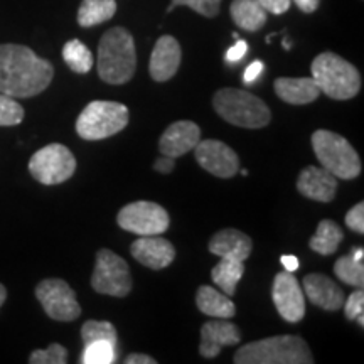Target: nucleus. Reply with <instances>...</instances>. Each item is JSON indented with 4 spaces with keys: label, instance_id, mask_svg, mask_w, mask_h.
<instances>
[{
    "label": "nucleus",
    "instance_id": "obj_1",
    "mask_svg": "<svg viewBox=\"0 0 364 364\" xmlns=\"http://www.w3.org/2000/svg\"><path fill=\"white\" fill-rule=\"evenodd\" d=\"M54 68L33 49L21 44H0V93L31 98L51 85Z\"/></svg>",
    "mask_w": 364,
    "mask_h": 364
},
{
    "label": "nucleus",
    "instance_id": "obj_2",
    "mask_svg": "<svg viewBox=\"0 0 364 364\" xmlns=\"http://www.w3.org/2000/svg\"><path fill=\"white\" fill-rule=\"evenodd\" d=\"M98 76L108 85H125L134 78L136 51L134 38L124 27H113L98 44Z\"/></svg>",
    "mask_w": 364,
    "mask_h": 364
},
{
    "label": "nucleus",
    "instance_id": "obj_3",
    "mask_svg": "<svg viewBox=\"0 0 364 364\" xmlns=\"http://www.w3.org/2000/svg\"><path fill=\"white\" fill-rule=\"evenodd\" d=\"M236 364H312L314 358L306 341L299 336H275L241 346Z\"/></svg>",
    "mask_w": 364,
    "mask_h": 364
},
{
    "label": "nucleus",
    "instance_id": "obj_4",
    "mask_svg": "<svg viewBox=\"0 0 364 364\" xmlns=\"http://www.w3.org/2000/svg\"><path fill=\"white\" fill-rule=\"evenodd\" d=\"M213 107L223 120L241 129H263L272 120V112L267 103L245 90L223 88L216 91Z\"/></svg>",
    "mask_w": 364,
    "mask_h": 364
},
{
    "label": "nucleus",
    "instance_id": "obj_5",
    "mask_svg": "<svg viewBox=\"0 0 364 364\" xmlns=\"http://www.w3.org/2000/svg\"><path fill=\"white\" fill-rule=\"evenodd\" d=\"M311 70L318 90L332 100H351L361 90L359 71L336 53L318 54L312 61Z\"/></svg>",
    "mask_w": 364,
    "mask_h": 364
},
{
    "label": "nucleus",
    "instance_id": "obj_6",
    "mask_svg": "<svg viewBox=\"0 0 364 364\" xmlns=\"http://www.w3.org/2000/svg\"><path fill=\"white\" fill-rule=\"evenodd\" d=\"M312 149L321 166L338 179L351 181L361 174V159L344 136L331 130H317L312 134Z\"/></svg>",
    "mask_w": 364,
    "mask_h": 364
},
{
    "label": "nucleus",
    "instance_id": "obj_7",
    "mask_svg": "<svg viewBox=\"0 0 364 364\" xmlns=\"http://www.w3.org/2000/svg\"><path fill=\"white\" fill-rule=\"evenodd\" d=\"M130 113L125 105L118 102L95 100L88 103L76 120V132L83 140H103L120 134L129 125Z\"/></svg>",
    "mask_w": 364,
    "mask_h": 364
},
{
    "label": "nucleus",
    "instance_id": "obj_8",
    "mask_svg": "<svg viewBox=\"0 0 364 364\" xmlns=\"http://www.w3.org/2000/svg\"><path fill=\"white\" fill-rule=\"evenodd\" d=\"M76 171V159L66 145L49 144L31 157L29 172L44 186L63 184Z\"/></svg>",
    "mask_w": 364,
    "mask_h": 364
},
{
    "label": "nucleus",
    "instance_id": "obj_9",
    "mask_svg": "<svg viewBox=\"0 0 364 364\" xmlns=\"http://www.w3.org/2000/svg\"><path fill=\"white\" fill-rule=\"evenodd\" d=\"M91 287L95 292L112 297H127L132 290L130 268L124 258L118 257L112 250L102 248L97 253Z\"/></svg>",
    "mask_w": 364,
    "mask_h": 364
},
{
    "label": "nucleus",
    "instance_id": "obj_10",
    "mask_svg": "<svg viewBox=\"0 0 364 364\" xmlns=\"http://www.w3.org/2000/svg\"><path fill=\"white\" fill-rule=\"evenodd\" d=\"M122 230L139 236L162 235L169 230L171 220L161 204L150 201L130 203L120 209L117 216Z\"/></svg>",
    "mask_w": 364,
    "mask_h": 364
},
{
    "label": "nucleus",
    "instance_id": "obj_11",
    "mask_svg": "<svg viewBox=\"0 0 364 364\" xmlns=\"http://www.w3.org/2000/svg\"><path fill=\"white\" fill-rule=\"evenodd\" d=\"M36 297L48 317L54 321L71 322L81 316V307L75 290L61 279H46L36 287Z\"/></svg>",
    "mask_w": 364,
    "mask_h": 364
},
{
    "label": "nucleus",
    "instance_id": "obj_12",
    "mask_svg": "<svg viewBox=\"0 0 364 364\" xmlns=\"http://www.w3.org/2000/svg\"><path fill=\"white\" fill-rule=\"evenodd\" d=\"M193 150L196 161L209 174L230 179L240 171V159L236 152L221 140H199Z\"/></svg>",
    "mask_w": 364,
    "mask_h": 364
},
{
    "label": "nucleus",
    "instance_id": "obj_13",
    "mask_svg": "<svg viewBox=\"0 0 364 364\" xmlns=\"http://www.w3.org/2000/svg\"><path fill=\"white\" fill-rule=\"evenodd\" d=\"M272 299L277 311L287 322H300L306 316L304 290L290 272L277 273L273 279Z\"/></svg>",
    "mask_w": 364,
    "mask_h": 364
},
{
    "label": "nucleus",
    "instance_id": "obj_14",
    "mask_svg": "<svg viewBox=\"0 0 364 364\" xmlns=\"http://www.w3.org/2000/svg\"><path fill=\"white\" fill-rule=\"evenodd\" d=\"M130 253L136 262L152 270H162L169 267L176 258L174 245L159 235L140 236L132 243Z\"/></svg>",
    "mask_w": 364,
    "mask_h": 364
},
{
    "label": "nucleus",
    "instance_id": "obj_15",
    "mask_svg": "<svg viewBox=\"0 0 364 364\" xmlns=\"http://www.w3.org/2000/svg\"><path fill=\"white\" fill-rule=\"evenodd\" d=\"M201 140V129L189 120H181L169 125L159 140L162 156L181 157L191 152Z\"/></svg>",
    "mask_w": 364,
    "mask_h": 364
},
{
    "label": "nucleus",
    "instance_id": "obj_16",
    "mask_svg": "<svg viewBox=\"0 0 364 364\" xmlns=\"http://www.w3.org/2000/svg\"><path fill=\"white\" fill-rule=\"evenodd\" d=\"M181 59L182 51L177 39L172 36H162L154 46L152 56H150L149 71L152 80L164 83V81L174 78L181 66Z\"/></svg>",
    "mask_w": 364,
    "mask_h": 364
},
{
    "label": "nucleus",
    "instance_id": "obj_17",
    "mask_svg": "<svg viewBox=\"0 0 364 364\" xmlns=\"http://www.w3.org/2000/svg\"><path fill=\"white\" fill-rule=\"evenodd\" d=\"M299 193L318 203H331L338 191V177L324 167L307 166L297 179Z\"/></svg>",
    "mask_w": 364,
    "mask_h": 364
},
{
    "label": "nucleus",
    "instance_id": "obj_18",
    "mask_svg": "<svg viewBox=\"0 0 364 364\" xmlns=\"http://www.w3.org/2000/svg\"><path fill=\"white\" fill-rule=\"evenodd\" d=\"M241 332L233 322L228 318L220 321H209L201 327V344H199V353L203 358L213 359L221 353L223 348L228 346L240 344Z\"/></svg>",
    "mask_w": 364,
    "mask_h": 364
},
{
    "label": "nucleus",
    "instance_id": "obj_19",
    "mask_svg": "<svg viewBox=\"0 0 364 364\" xmlns=\"http://www.w3.org/2000/svg\"><path fill=\"white\" fill-rule=\"evenodd\" d=\"M302 290L314 306L324 309L327 312L339 311L344 304V292L341 287L322 273H309L304 277Z\"/></svg>",
    "mask_w": 364,
    "mask_h": 364
},
{
    "label": "nucleus",
    "instance_id": "obj_20",
    "mask_svg": "<svg viewBox=\"0 0 364 364\" xmlns=\"http://www.w3.org/2000/svg\"><path fill=\"white\" fill-rule=\"evenodd\" d=\"M209 252L218 255L220 258H228V260L245 262L252 255V238L247 233L240 230H221L209 240L208 245Z\"/></svg>",
    "mask_w": 364,
    "mask_h": 364
},
{
    "label": "nucleus",
    "instance_id": "obj_21",
    "mask_svg": "<svg viewBox=\"0 0 364 364\" xmlns=\"http://www.w3.org/2000/svg\"><path fill=\"white\" fill-rule=\"evenodd\" d=\"M275 93L290 105H309L316 102L321 90L314 78H277Z\"/></svg>",
    "mask_w": 364,
    "mask_h": 364
},
{
    "label": "nucleus",
    "instance_id": "obj_22",
    "mask_svg": "<svg viewBox=\"0 0 364 364\" xmlns=\"http://www.w3.org/2000/svg\"><path fill=\"white\" fill-rule=\"evenodd\" d=\"M230 12L235 24L248 33H257L267 24V11L258 0H233Z\"/></svg>",
    "mask_w": 364,
    "mask_h": 364
},
{
    "label": "nucleus",
    "instance_id": "obj_23",
    "mask_svg": "<svg viewBox=\"0 0 364 364\" xmlns=\"http://www.w3.org/2000/svg\"><path fill=\"white\" fill-rule=\"evenodd\" d=\"M196 304H198L199 311L209 317L230 318L236 314V307L231 299L209 285L199 287L198 294H196Z\"/></svg>",
    "mask_w": 364,
    "mask_h": 364
},
{
    "label": "nucleus",
    "instance_id": "obj_24",
    "mask_svg": "<svg viewBox=\"0 0 364 364\" xmlns=\"http://www.w3.org/2000/svg\"><path fill=\"white\" fill-rule=\"evenodd\" d=\"M344 233L341 226L332 220H322L318 223L316 235L309 241V247L318 255H332L338 252L339 245L343 243Z\"/></svg>",
    "mask_w": 364,
    "mask_h": 364
},
{
    "label": "nucleus",
    "instance_id": "obj_25",
    "mask_svg": "<svg viewBox=\"0 0 364 364\" xmlns=\"http://www.w3.org/2000/svg\"><path fill=\"white\" fill-rule=\"evenodd\" d=\"M117 12L115 0H83L78 9V24L93 27L110 21Z\"/></svg>",
    "mask_w": 364,
    "mask_h": 364
},
{
    "label": "nucleus",
    "instance_id": "obj_26",
    "mask_svg": "<svg viewBox=\"0 0 364 364\" xmlns=\"http://www.w3.org/2000/svg\"><path fill=\"white\" fill-rule=\"evenodd\" d=\"M243 273L245 262L221 258V262L211 270V279L223 290V294H226L228 297H233L236 294V285H238Z\"/></svg>",
    "mask_w": 364,
    "mask_h": 364
},
{
    "label": "nucleus",
    "instance_id": "obj_27",
    "mask_svg": "<svg viewBox=\"0 0 364 364\" xmlns=\"http://www.w3.org/2000/svg\"><path fill=\"white\" fill-rule=\"evenodd\" d=\"M63 59L71 71L78 73V75H86L93 68V54L80 39L68 41L63 48Z\"/></svg>",
    "mask_w": 364,
    "mask_h": 364
},
{
    "label": "nucleus",
    "instance_id": "obj_28",
    "mask_svg": "<svg viewBox=\"0 0 364 364\" xmlns=\"http://www.w3.org/2000/svg\"><path fill=\"white\" fill-rule=\"evenodd\" d=\"M334 273L336 277L344 284L356 287V289H363L364 285V265L363 260H356L351 253L341 257L338 262L334 263Z\"/></svg>",
    "mask_w": 364,
    "mask_h": 364
},
{
    "label": "nucleus",
    "instance_id": "obj_29",
    "mask_svg": "<svg viewBox=\"0 0 364 364\" xmlns=\"http://www.w3.org/2000/svg\"><path fill=\"white\" fill-rule=\"evenodd\" d=\"M117 361L115 344L110 341H95L85 344L81 363L83 364H112Z\"/></svg>",
    "mask_w": 364,
    "mask_h": 364
},
{
    "label": "nucleus",
    "instance_id": "obj_30",
    "mask_svg": "<svg viewBox=\"0 0 364 364\" xmlns=\"http://www.w3.org/2000/svg\"><path fill=\"white\" fill-rule=\"evenodd\" d=\"M81 339L85 344L95 341H110L117 346V329L108 321H86L81 327Z\"/></svg>",
    "mask_w": 364,
    "mask_h": 364
},
{
    "label": "nucleus",
    "instance_id": "obj_31",
    "mask_svg": "<svg viewBox=\"0 0 364 364\" xmlns=\"http://www.w3.org/2000/svg\"><path fill=\"white\" fill-rule=\"evenodd\" d=\"M24 120V108L16 98L0 93V127H16Z\"/></svg>",
    "mask_w": 364,
    "mask_h": 364
},
{
    "label": "nucleus",
    "instance_id": "obj_32",
    "mask_svg": "<svg viewBox=\"0 0 364 364\" xmlns=\"http://www.w3.org/2000/svg\"><path fill=\"white\" fill-rule=\"evenodd\" d=\"M31 364H66L68 363V349L65 346L53 343L48 349H38L29 356Z\"/></svg>",
    "mask_w": 364,
    "mask_h": 364
},
{
    "label": "nucleus",
    "instance_id": "obj_33",
    "mask_svg": "<svg viewBox=\"0 0 364 364\" xmlns=\"http://www.w3.org/2000/svg\"><path fill=\"white\" fill-rule=\"evenodd\" d=\"M179 6L191 7L193 11L201 14L204 17H216L220 14L221 0H172L169 12Z\"/></svg>",
    "mask_w": 364,
    "mask_h": 364
},
{
    "label": "nucleus",
    "instance_id": "obj_34",
    "mask_svg": "<svg viewBox=\"0 0 364 364\" xmlns=\"http://www.w3.org/2000/svg\"><path fill=\"white\" fill-rule=\"evenodd\" d=\"M343 306H344L346 317H348L349 321H354L359 314L364 312V292L363 290L361 289L354 290V292L349 295L348 300H346Z\"/></svg>",
    "mask_w": 364,
    "mask_h": 364
},
{
    "label": "nucleus",
    "instance_id": "obj_35",
    "mask_svg": "<svg viewBox=\"0 0 364 364\" xmlns=\"http://www.w3.org/2000/svg\"><path fill=\"white\" fill-rule=\"evenodd\" d=\"M346 226L358 235L364 233V203H358L349 209L346 215Z\"/></svg>",
    "mask_w": 364,
    "mask_h": 364
},
{
    "label": "nucleus",
    "instance_id": "obj_36",
    "mask_svg": "<svg viewBox=\"0 0 364 364\" xmlns=\"http://www.w3.org/2000/svg\"><path fill=\"white\" fill-rule=\"evenodd\" d=\"M258 2L267 12L275 14V16H280L290 9V0H258Z\"/></svg>",
    "mask_w": 364,
    "mask_h": 364
},
{
    "label": "nucleus",
    "instance_id": "obj_37",
    "mask_svg": "<svg viewBox=\"0 0 364 364\" xmlns=\"http://www.w3.org/2000/svg\"><path fill=\"white\" fill-rule=\"evenodd\" d=\"M247 51H248V44L245 43V41L238 39V41H236V44H233L230 49H228L226 61L228 63H238L240 59H243V56L247 54Z\"/></svg>",
    "mask_w": 364,
    "mask_h": 364
},
{
    "label": "nucleus",
    "instance_id": "obj_38",
    "mask_svg": "<svg viewBox=\"0 0 364 364\" xmlns=\"http://www.w3.org/2000/svg\"><path fill=\"white\" fill-rule=\"evenodd\" d=\"M263 70H265V65H263L262 61H253L252 65H250V66L247 68V71H245L243 81H245V83H247V85L253 83V81L257 80L258 76L262 75Z\"/></svg>",
    "mask_w": 364,
    "mask_h": 364
},
{
    "label": "nucleus",
    "instance_id": "obj_39",
    "mask_svg": "<svg viewBox=\"0 0 364 364\" xmlns=\"http://www.w3.org/2000/svg\"><path fill=\"white\" fill-rule=\"evenodd\" d=\"M174 167H176L174 157H169V156L159 157L156 164H154V169L161 172V174H171V172L174 171Z\"/></svg>",
    "mask_w": 364,
    "mask_h": 364
},
{
    "label": "nucleus",
    "instance_id": "obj_40",
    "mask_svg": "<svg viewBox=\"0 0 364 364\" xmlns=\"http://www.w3.org/2000/svg\"><path fill=\"white\" fill-rule=\"evenodd\" d=\"M280 263H282V265H284L285 272H290V273H294L295 270H299V267H300L299 258L295 257V255H282Z\"/></svg>",
    "mask_w": 364,
    "mask_h": 364
},
{
    "label": "nucleus",
    "instance_id": "obj_41",
    "mask_svg": "<svg viewBox=\"0 0 364 364\" xmlns=\"http://www.w3.org/2000/svg\"><path fill=\"white\" fill-rule=\"evenodd\" d=\"M157 361L154 358L147 356V354H139V353H132L127 356L125 364H156Z\"/></svg>",
    "mask_w": 364,
    "mask_h": 364
},
{
    "label": "nucleus",
    "instance_id": "obj_42",
    "mask_svg": "<svg viewBox=\"0 0 364 364\" xmlns=\"http://www.w3.org/2000/svg\"><path fill=\"white\" fill-rule=\"evenodd\" d=\"M294 2H295V6H297L302 12L312 14V12L317 11L318 2H321V0H294Z\"/></svg>",
    "mask_w": 364,
    "mask_h": 364
},
{
    "label": "nucleus",
    "instance_id": "obj_43",
    "mask_svg": "<svg viewBox=\"0 0 364 364\" xmlns=\"http://www.w3.org/2000/svg\"><path fill=\"white\" fill-rule=\"evenodd\" d=\"M6 299H7V289H6V287H4L2 284H0V307L4 306V302H6Z\"/></svg>",
    "mask_w": 364,
    "mask_h": 364
},
{
    "label": "nucleus",
    "instance_id": "obj_44",
    "mask_svg": "<svg viewBox=\"0 0 364 364\" xmlns=\"http://www.w3.org/2000/svg\"><path fill=\"white\" fill-rule=\"evenodd\" d=\"M351 255H353L354 258H356V260H363L364 252H363V248H353L351 250Z\"/></svg>",
    "mask_w": 364,
    "mask_h": 364
},
{
    "label": "nucleus",
    "instance_id": "obj_45",
    "mask_svg": "<svg viewBox=\"0 0 364 364\" xmlns=\"http://www.w3.org/2000/svg\"><path fill=\"white\" fill-rule=\"evenodd\" d=\"M356 318H358L359 326H361V327H364V312H363V314H359V316H358Z\"/></svg>",
    "mask_w": 364,
    "mask_h": 364
}]
</instances>
